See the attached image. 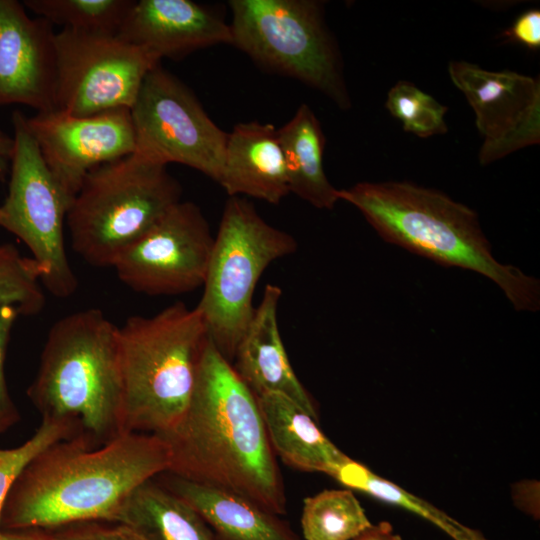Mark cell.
I'll use <instances>...</instances> for the list:
<instances>
[{"mask_svg": "<svg viewBox=\"0 0 540 540\" xmlns=\"http://www.w3.org/2000/svg\"><path fill=\"white\" fill-rule=\"evenodd\" d=\"M161 438L171 453L166 472L235 493L275 515L286 513L282 477L257 398L209 338L187 409Z\"/></svg>", "mask_w": 540, "mask_h": 540, "instance_id": "1", "label": "cell"}, {"mask_svg": "<svg viewBox=\"0 0 540 540\" xmlns=\"http://www.w3.org/2000/svg\"><path fill=\"white\" fill-rule=\"evenodd\" d=\"M170 464L169 446L155 434L126 432L99 447L78 439L57 441L15 479L1 513V531L116 522L130 494Z\"/></svg>", "mask_w": 540, "mask_h": 540, "instance_id": "2", "label": "cell"}, {"mask_svg": "<svg viewBox=\"0 0 540 540\" xmlns=\"http://www.w3.org/2000/svg\"><path fill=\"white\" fill-rule=\"evenodd\" d=\"M387 242L449 267L491 279L517 311L540 308V282L498 262L477 213L446 194L410 182H359L338 189Z\"/></svg>", "mask_w": 540, "mask_h": 540, "instance_id": "3", "label": "cell"}, {"mask_svg": "<svg viewBox=\"0 0 540 540\" xmlns=\"http://www.w3.org/2000/svg\"><path fill=\"white\" fill-rule=\"evenodd\" d=\"M118 331L95 308L59 319L27 390L42 419L65 424L90 447L126 433Z\"/></svg>", "mask_w": 540, "mask_h": 540, "instance_id": "4", "label": "cell"}, {"mask_svg": "<svg viewBox=\"0 0 540 540\" xmlns=\"http://www.w3.org/2000/svg\"><path fill=\"white\" fill-rule=\"evenodd\" d=\"M126 432L163 437L189 404L207 330L197 307L172 304L153 316H131L119 327Z\"/></svg>", "mask_w": 540, "mask_h": 540, "instance_id": "5", "label": "cell"}, {"mask_svg": "<svg viewBox=\"0 0 540 540\" xmlns=\"http://www.w3.org/2000/svg\"><path fill=\"white\" fill-rule=\"evenodd\" d=\"M181 196L167 165L137 152L101 164L86 175L69 206L72 248L90 265L112 267Z\"/></svg>", "mask_w": 540, "mask_h": 540, "instance_id": "6", "label": "cell"}, {"mask_svg": "<svg viewBox=\"0 0 540 540\" xmlns=\"http://www.w3.org/2000/svg\"><path fill=\"white\" fill-rule=\"evenodd\" d=\"M296 249L295 238L266 222L251 202L229 197L196 307L210 342L230 363L252 319L253 295L261 275Z\"/></svg>", "mask_w": 540, "mask_h": 540, "instance_id": "7", "label": "cell"}, {"mask_svg": "<svg viewBox=\"0 0 540 540\" xmlns=\"http://www.w3.org/2000/svg\"><path fill=\"white\" fill-rule=\"evenodd\" d=\"M232 45L255 63L351 107L343 62L315 0H231Z\"/></svg>", "mask_w": 540, "mask_h": 540, "instance_id": "8", "label": "cell"}, {"mask_svg": "<svg viewBox=\"0 0 540 540\" xmlns=\"http://www.w3.org/2000/svg\"><path fill=\"white\" fill-rule=\"evenodd\" d=\"M14 149L8 193L0 203V228L20 239L41 270V282L58 298L73 295L77 277L64 240L72 198L46 166L21 111L12 115Z\"/></svg>", "mask_w": 540, "mask_h": 540, "instance_id": "9", "label": "cell"}, {"mask_svg": "<svg viewBox=\"0 0 540 540\" xmlns=\"http://www.w3.org/2000/svg\"><path fill=\"white\" fill-rule=\"evenodd\" d=\"M130 111L135 152L164 165L188 166L218 183L228 133L161 63L146 76Z\"/></svg>", "mask_w": 540, "mask_h": 540, "instance_id": "10", "label": "cell"}, {"mask_svg": "<svg viewBox=\"0 0 540 540\" xmlns=\"http://www.w3.org/2000/svg\"><path fill=\"white\" fill-rule=\"evenodd\" d=\"M56 109L90 116L131 109L148 73L161 59L117 34L56 32Z\"/></svg>", "mask_w": 540, "mask_h": 540, "instance_id": "11", "label": "cell"}, {"mask_svg": "<svg viewBox=\"0 0 540 540\" xmlns=\"http://www.w3.org/2000/svg\"><path fill=\"white\" fill-rule=\"evenodd\" d=\"M214 243L198 205L180 201L126 248L112 268L132 290L178 295L202 287Z\"/></svg>", "mask_w": 540, "mask_h": 540, "instance_id": "12", "label": "cell"}, {"mask_svg": "<svg viewBox=\"0 0 540 540\" xmlns=\"http://www.w3.org/2000/svg\"><path fill=\"white\" fill-rule=\"evenodd\" d=\"M448 73L475 113L481 165L540 143L539 77L457 60L449 62Z\"/></svg>", "mask_w": 540, "mask_h": 540, "instance_id": "13", "label": "cell"}, {"mask_svg": "<svg viewBox=\"0 0 540 540\" xmlns=\"http://www.w3.org/2000/svg\"><path fill=\"white\" fill-rule=\"evenodd\" d=\"M46 166L73 198L86 175L95 167L135 152L136 138L130 109L90 116L60 110L26 117Z\"/></svg>", "mask_w": 540, "mask_h": 540, "instance_id": "14", "label": "cell"}, {"mask_svg": "<svg viewBox=\"0 0 540 540\" xmlns=\"http://www.w3.org/2000/svg\"><path fill=\"white\" fill-rule=\"evenodd\" d=\"M56 32L23 3L0 0V105L56 110Z\"/></svg>", "mask_w": 540, "mask_h": 540, "instance_id": "15", "label": "cell"}, {"mask_svg": "<svg viewBox=\"0 0 540 540\" xmlns=\"http://www.w3.org/2000/svg\"><path fill=\"white\" fill-rule=\"evenodd\" d=\"M117 35L161 60H179L200 49L232 45L230 24L191 0L132 1Z\"/></svg>", "mask_w": 540, "mask_h": 540, "instance_id": "16", "label": "cell"}, {"mask_svg": "<svg viewBox=\"0 0 540 540\" xmlns=\"http://www.w3.org/2000/svg\"><path fill=\"white\" fill-rule=\"evenodd\" d=\"M279 286L267 284L236 349L232 366L257 397L284 395L318 421L315 401L296 376L284 348L278 325Z\"/></svg>", "mask_w": 540, "mask_h": 540, "instance_id": "17", "label": "cell"}, {"mask_svg": "<svg viewBox=\"0 0 540 540\" xmlns=\"http://www.w3.org/2000/svg\"><path fill=\"white\" fill-rule=\"evenodd\" d=\"M218 183L229 197L279 204L290 191L278 129L258 121L237 123L227 136Z\"/></svg>", "mask_w": 540, "mask_h": 540, "instance_id": "18", "label": "cell"}, {"mask_svg": "<svg viewBox=\"0 0 540 540\" xmlns=\"http://www.w3.org/2000/svg\"><path fill=\"white\" fill-rule=\"evenodd\" d=\"M157 479L197 511L216 540H301L286 521L245 497L169 472Z\"/></svg>", "mask_w": 540, "mask_h": 540, "instance_id": "19", "label": "cell"}, {"mask_svg": "<svg viewBox=\"0 0 540 540\" xmlns=\"http://www.w3.org/2000/svg\"><path fill=\"white\" fill-rule=\"evenodd\" d=\"M256 398L271 447L286 464L332 477L348 460L320 430L317 421L293 400L277 393Z\"/></svg>", "mask_w": 540, "mask_h": 540, "instance_id": "20", "label": "cell"}, {"mask_svg": "<svg viewBox=\"0 0 540 540\" xmlns=\"http://www.w3.org/2000/svg\"><path fill=\"white\" fill-rule=\"evenodd\" d=\"M290 193L319 209H332L338 189L323 168L326 138L313 110L300 105L293 117L278 129Z\"/></svg>", "mask_w": 540, "mask_h": 540, "instance_id": "21", "label": "cell"}, {"mask_svg": "<svg viewBox=\"0 0 540 540\" xmlns=\"http://www.w3.org/2000/svg\"><path fill=\"white\" fill-rule=\"evenodd\" d=\"M116 522L129 526L144 540H216L197 511L157 476L130 494Z\"/></svg>", "mask_w": 540, "mask_h": 540, "instance_id": "22", "label": "cell"}, {"mask_svg": "<svg viewBox=\"0 0 540 540\" xmlns=\"http://www.w3.org/2000/svg\"><path fill=\"white\" fill-rule=\"evenodd\" d=\"M372 523L352 491L324 490L303 502L305 540H353Z\"/></svg>", "mask_w": 540, "mask_h": 540, "instance_id": "23", "label": "cell"}, {"mask_svg": "<svg viewBox=\"0 0 540 540\" xmlns=\"http://www.w3.org/2000/svg\"><path fill=\"white\" fill-rule=\"evenodd\" d=\"M332 477L346 487L361 491L382 502L401 507L424 518L448 534L453 540L465 527L434 505L380 477L350 457Z\"/></svg>", "mask_w": 540, "mask_h": 540, "instance_id": "24", "label": "cell"}, {"mask_svg": "<svg viewBox=\"0 0 540 540\" xmlns=\"http://www.w3.org/2000/svg\"><path fill=\"white\" fill-rule=\"evenodd\" d=\"M131 0H25L23 5L62 29L117 34Z\"/></svg>", "mask_w": 540, "mask_h": 540, "instance_id": "25", "label": "cell"}, {"mask_svg": "<svg viewBox=\"0 0 540 540\" xmlns=\"http://www.w3.org/2000/svg\"><path fill=\"white\" fill-rule=\"evenodd\" d=\"M41 270L12 244H0V313L8 308L31 316L44 309Z\"/></svg>", "mask_w": 540, "mask_h": 540, "instance_id": "26", "label": "cell"}, {"mask_svg": "<svg viewBox=\"0 0 540 540\" xmlns=\"http://www.w3.org/2000/svg\"><path fill=\"white\" fill-rule=\"evenodd\" d=\"M406 132L421 138L445 134L444 116L448 107L408 81H398L388 92L385 103Z\"/></svg>", "mask_w": 540, "mask_h": 540, "instance_id": "27", "label": "cell"}, {"mask_svg": "<svg viewBox=\"0 0 540 540\" xmlns=\"http://www.w3.org/2000/svg\"><path fill=\"white\" fill-rule=\"evenodd\" d=\"M72 439L65 424L42 419L35 433L18 447L0 448V519L9 490L22 469L43 449L60 441ZM0 528V536H1Z\"/></svg>", "mask_w": 540, "mask_h": 540, "instance_id": "28", "label": "cell"}, {"mask_svg": "<svg viewBox=\"0 0 540 540\" xmlns=\"http://www.w3.org/2000/svg\"><path fill=\"white\" fill-rule=\"evenodd\" d=\"M51 540H144L120 522L85 521L47 531Z\"/></svg>", "mask_w": 540, "mask_h": 540, "instance_id": "29", "label": "cell"}, {"mask_svg": "<svg viewBox=\"0 0 540 540\" xmlns=\"http://www.w3.org/2000/svg\"><path fill=\"white\" fill-rule=\"evenodd\" d=\"M18 313L11 308L0 313V434L7 431L20 418L6 384L5 357L11 331L18 317Z\"/></svg>", "mask_w": 540, "mask_h": 540, "instance_id": "30", "label": "cell"}, {"mask_svg": "<svg viewBox=\"0 0 540 540\" xmlns=\"http://www.w3.org/2000/svg\"><path fill=\"white\" fill-rule=\"evenodd\" d=\"M503 37L531 50L539 49L540 11L531 9L519 15L514 23L503 32Z\"/></svg>", "mask_w": 540, "mask_h": 540, "instance_id": "31", "label": "cell"}, {"mask_svg": "<svg viewBox=\"0 0 540 540\" xmlns=\"http://www.w3.org/2000/svg\"><path fill=\"white\" fill-rule=\"evenodd\" d=\"M539 481L525 479L514 483L511 487L513 504L534 520L540 518Z\"/></svg>", "mask_w": 540, "mask_h": 540, "instance_id": "32", "label": "cell"}, {"mask_svg": "<svg viewBox=\"0 0 540 540\" xmlns=\"http://www.w3.org/2000/svg\"><path fill=\"white\" fill-rule=\"evenodd\" d=\"M353 540H403L394 532L393 526L387 521L372 524Z\"/></svg>", "mask_w": 540, "mask_h": 540, "instance_id": "33", "label": "cell"}, {"mask_svg": "<svg viewBox=\"0 0 540 540\" xmlns=\"http://www.w3.org/2000/svg\"><path fill=\"white\" fill-rule=\"evenodd\" d=\"M14 149L13 136H9L0 128V180L5 181L9 175L10 162Z\"/></svg>", "mask_w": 540, "mask_h": 540, "instance_id": "34", "label": "cell"}, {"mask_svg": "<svg viewBox=\"0 0 540 540\" xmlns=\"http://www.w3.org/2000/svg\"><path fill=\"white\" fill-rule=\"evenodd\" d=\"M0 540H51L48 532L42 529H22L2 531Z\"/></svg>", "mask_w": 540, "mask_h": 540, "instance_id": "35", "label": "cell"}, {"mask_svg": "<svg viewBox=\"0 0 540 540\" xmlns=\"http://www.w3.org/2000/svg\"><path fill=\"white\" fill-rule=\"evenodd\" d=\"M454 540H489L479 530L465 526Z\"/></svg>", "mask_w": 540, "mask_h": 540, "instance_id": "36", "label": "cell"}]
</instances>
